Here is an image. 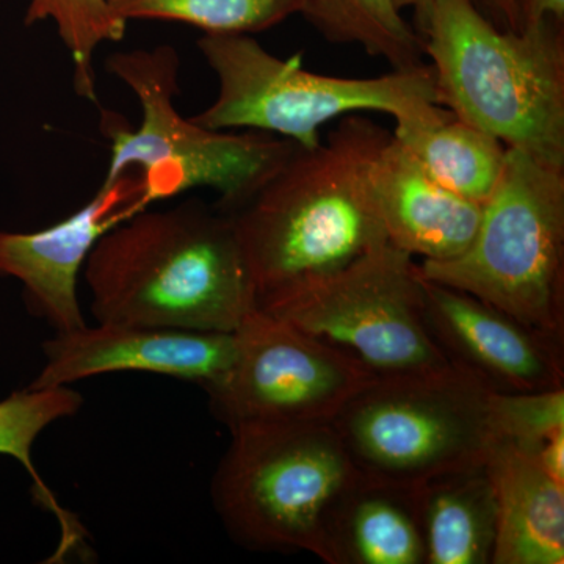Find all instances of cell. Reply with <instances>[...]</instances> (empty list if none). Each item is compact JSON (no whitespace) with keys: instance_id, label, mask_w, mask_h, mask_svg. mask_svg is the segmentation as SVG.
Segmentation results:
<instances>
[{"instance_id":"cell-1","label":"cell","mask_w":564,"mask_h":564,"mask_svg":"<svg viewBox=\"0 0 564 564\" xmlns=\"http://www.w3.org/2000/svg\"><path fill=\"white\" fill-rule=\"evenodd\" d=\"M391 133L364 113L340 118L317 147H296L243 206L228 212L258 307L388 243L370 170Z\"/></svg>"},{"instance_id":"cell-2","label":"cell","mask_w":564,"mask_h":564,"mask_svg":"<svg viewBox=\"0 0 564 564\" xmlns=\"http://www.w3.org/2000/svg\"><path fill=\"white\" fill-rule=\"evenodd\" d=\"M84 278L101 323L234 333L258 307L231 215L202 202L118 223L96 242Z\"/></svg>"},{"instance_id":"cell-3","label":"cell","mask_w":564,"mask_h":564,"mask_svg":"<svg viewBox=\"0 0 564 564\" xmlns=\"http://www.w3.org/2000/svg\"><path fill=\"white\" fill-rule=\"evenodd\" d=\"M422 41L441 107L564 170L563 22L503 31L470 0H433Z\"/></svg>"},{"instance_id":"cell-4","label":"cell","mask_w":564,"mask_h":564,"mask_svg":"<svg viewBox=\"0 0 564 564\" xmlns=\"http://www.w3.org/2000/svg\"><path fill=\"white\" fill-rule=\"evenodd\" d=\"M106 68L135 95L141 121L129 128L102 111L110 141L102 184L137 173L150 204L206 187L220 195L221 210L239 209L299 147L270 133L215 131L185 118L174 106L181 58L169 44L115 52Z\"/></svg>"},{"instance_id":"cell-5","label":"cell","mask_w":564,"mask_h":564,"mask_svg":"<svg viewBox=\"0 0 564 564\" xmlns=\"http://www.w3.org/2000/svg\"><path fill=\"white\" fill-rule=\"evenodd\" d=\"M198 50L217 77L218 95L192 118L215 131L270 133L311 150L323 140V126L348 115L378 111L408 124L444 110L432 66L326 76L304 69L300 55L282 61L248 33H204Z\"/></svg>"},{"instance_id":"cell-6","label":"cell","mask_w":564,"mask_h":564,"mask_svg":"<svg viewBox=\"0 0 564 564\" xmlns=\"http://www.w3.org/2000/svg\"><path fill=\"white\" fill-rule=\"evenodd\" d=\"M359 470L332 423L231 430L212 478L226 532L251 551L311 552L326 563V527Z\"/></svg>"},{"instance_id":"cell-7","label":"cell","mask_w":564,"mask_h":564,"mask_svg":"<svg viewBox=\"0 0 564 564\" xmlns=\"http://www.w3.org/2000/svg\"><path fill=\"white\" fill-rule=\"evenodd\" d=\"M419 265L426 280L563 340L564 170L507 148L469 247L451 261Z\"/></svg>"},{"instance_id":"cell-8","label":"cell","mask_w":564,"mask_h":564,"mask_svg":"<svg viewBox=\"0 0 564 564\" xmlns=\"http://www.w3.org/2000/svg\"><path fill=\"white\" fill-rule=\"evenodd\" d=\"M492 389L451 364L377 377L332 425L361 474L403 485L485 466L497 440Z\"/></svg>"},{"instance_id":"cell-9","label":"cell","mask_w":564,"mask_h":564,"mask_svg":"<svg viewBox=\"0 0 564 564\" xmlns=\"http://www.w3.org/2000/svg\"><path fill=\"white\" fill-rule=\"evenodd\" d=\"M259 310L347 352L375 377L451 366L425 317L421 265L391 243Z\"/></svg>"},{"instance_id":"cell-10","label":"cell","mask_w":564,"mask_h":564,"mask_svg":"<svg viewBox=\"0 0 564 564\" xmlns=\"http://www.w3.org/2000/svg\"><path fill=\"white\" fill-rule=\"evenodd\" d=\"M234 334L231 366L204 388L212 413L229 432L265 423H332L377 378L347 352L259 307Z\"/></svg>"},{"instance_id":"cell-11","label":"cell","mask_w":564,"mask_h":564,"mask_svg":"<svg viewBox=\"0 0 564 564\" xmlns=\"http://www.w3.org/2000/svg\"><path fill=\"white\" fill-rule=\"evenodd\" d=\"M139 174L102 184L79 210L35 232L0 231V274L24 285L29 310L57 333L87 325L77 295L79 274L96 242L118 223L147 209Z\"/></svg>"},{"instance_id":"cell-12","label":"cell","mask_w":564,"mask_h":564,"mask_svg":"<svg viewBox=\"0 0 564 564\" xmlns=\"http://www.w3.org/2000/svg\"><path fill=\"white\" fill-rule=\"evenodd\" d=\"M423 295L426 323L445 358L494 392L563 388V340L425 276Z\"/></svg>"},{"instance_id":"cell-13","label":"cell","mask_w":564,"mask_h":564,"mask_svg":"<svg viewBox=\"0 0 564 564\" xmlns=\"http://www.w3.org/2000/svg\"><path fill=\"white\" fill-rule=\"evenodd\" d=\"M236 350L234 333L98 322L47 340L46 364L31 388H58L113 372L159 373L206 388L229 369Z\"/></svg>"},{"instance_id":"cell-14","label":"cell","mask_w":564,"mask_h":564,"mask_svg":"<svg viewBox=\"0 0 564 564\" xmlns=\"http://www.w3.org/2000/svg\"><path fill=\"white\" fill-rule=\"evenodd\" d=\"M370 193L388 243L422 262L462 254L480 221L481 204L434 181L393 133L370 170Z\"/></svg>"},{"instance_id":"cell-15","label":"cell","mask_w":564,"mask_h":564,"mask_svg":"<svg viewBox=\"0 0 564 564\" xmlns=\"http://www.w3.org/2000/svg\"><path fill=\"white\" fill-rule=\"evenodd\" d=\"M328 564H425L421 485L358 474L326 527Z\"/></svg>"},{"instance_id":"cell-16","label":"cell","mask_w":564,"mask_h":564,"mask_svg":"<svg viewBox=\"0 0 564 564\" xmlns=\"http://www.w3.org/2000/svg\"><path fill=\"white\" fill-rule=\"evenodd\" d=\"M485 466L497 503L492 564H563L564 485L500 437Z\"/></svg>"},{"instance_id":"cell-17","label":"cell","mask_w":564,"mask_h":564,"mask_svg":"<svg viewBox=\"0 0 564 564\" xmlns=\"http://www.w3.org/2000/svg\"><path fill=\"white\" fill-rule=\"evenodd\" d=\"M425 564H492L496 494L486 466L421 485Z\"/></svg>"},{"instance_id":"cell-18","label":"cell","mask_w":564,"mask_h":564,"mask_svg":"<svg viewBox=\"0 0 564 564\" xmlns=\"http://www.w3.org/2000/svg\"><path fill=\"white\" fill-rule=\"evenodd\" d=\"M392 133L434 181L469 202L484 204L502 174V141L447 109L430 120L397 124Z\"/></svg>"},{"instance_id":"cell-19","label":"cell","mask_w":564,"mask_h":564,"mask_svg":"<svg viewBox=\"0 0 564 564\" xmlns=\"http://www.w3.org/2000/svg\"><path fill=\"white\" fill-rule=\"evenodd\" d=\"M300 14L334 44L359 46L392 69L423 65V41L395 0H303Z\"/></svg>"},{"instance_id":"cell-20","label":"cell","mask_w":564,"mask_h":564,"mask_svg":"<svg viewBox=\"0 0 564 564\" xmlns=\"http://www.w3.org/2000/svg\"><path fill=\"white\" fill-rule=\"evenodd\" d=\"M84 399L69 386L31 388L11 393L0 402V455H10L25 467L33 480V494L41 508L55 516L62 530V545L55 558L82 547L85 530L77 519L62 507L54 492L44 485L32 463L36 437L51 423L70 417L80 411Z\"/></svg>"},{"instance_id":"cell-21","label":"cell","mask_w":564,"mask_h":564,"mask_svg":"<svg viewBox=\"0 0 564 564\" xmlns=\"http://www.w3.org/2000/svg\"><path fill=\"white\" fill-rule=\"evenodd\" d=\"M303 0H110L126 22L173 21L204 33L265 32L293 14Z\"/></svg>"},{"instance_id":"cell-22","label":"cell","mask_w":564,"mask_h":564,"mask_svg":"<svg viewBox=\"0 0 564 564\" xmlns=\"http://www.w3.org/2000/svg\"><path fill=\"white\" fill-rule=\"evenodd\" d=\"M52 21L73 61L74 91L98 104L95 55L104 43L124 39L128 22L111 9L110 0H31L25 25Z\"/></svg>"},{"instance_id":"cell-23","label":"cell","mask_w":564,"mask_h":564,"mask_svg":"<svg viewBox=\"0 0 564 564\" xmlns=\"http://www.w3.org/2000/svg\"><path fill=\"white\" fill-rule=\"evenodd\" d=\"M491 414L497 437L532 452L564 430V386L534 392H492Z\"/></svg>"},{"instance_id":"cell-24","label":"cell","mask_w":564,"mask_h":564,"mask_svg":"<svg viewBox=\"0 0 564 564\" xmlns=\"http://www.w3.org/2000/svg\"><path fill=\"white\" fill-rule=\"evenodd\" d=\"M519 31L525 25L544 20H555L564 24V0H514Z\"/></svg>"},{"instance_id":"cell-25","label":"cell","mask_w":564,"mask_h":564,"mask_svg":"<svg viewBox=\"0 0 564 564\" xmlns=\"http://www.w3.org/2000/svg\"><path fill=\"white\" fill-rule=\"evenodd\" d=\"M527 454L532 455L534 462L540 464L554 480L564 485V430L552 434Z\"/></svg>"},{"instance_id":"cell-26","label":"cell","mask_w":564,"mask_h":564,"mask_svg":"<svg viewBox=\"0 0 564 564\" xmlns=\"http://www.w3.org/2000/svg\"><path fill=\"white\" fill-rule=\"evenodd\" d=\"M484 17L503 31H519L514 0H470Z\"/></svg>"},{"instance_id":"cell-27","label":"cell","mask_w":564,"mask_h":564,"mask_svg":"<svg viewBox=\"0 0 564 564\" xmlns=\"http://www.w3.org/2000/svg\"><path fill=\"white\" fill-rule=\"evenodd\" d=\"M395 3L403 13L406 10L413 11L415 31L422 39L426 24H429L430 13H432L433 0H395Z\"/></svg>"}]
</instances>
